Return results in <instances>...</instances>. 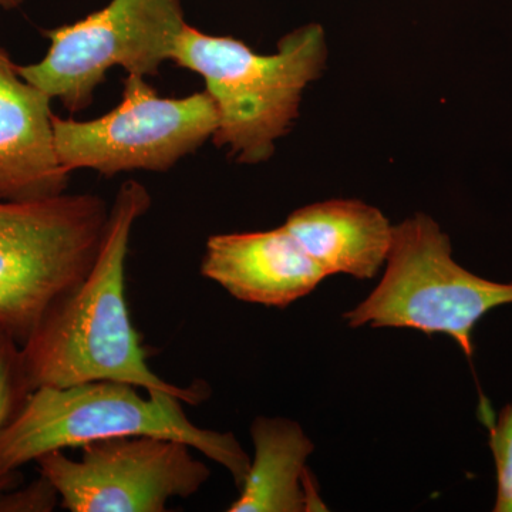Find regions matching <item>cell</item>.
Segmentation results:
<instances>
[{
    "label": "cell",
    "mask_w": 512,
    "mask_h": 512,
    "mask_svg": "<svg viewBox=\"0 0 512 512\" xmlns=\"http://www.w3.org/2000/svg\"><path fill=\"white\" fill-rule=\"evenodd\" d=\"M218 109L207 92L161 97L146 77L128 74L116 109L99 119L53 116L57 157L67 173L111 177L134 170L165 173L214 136Z\"/></svg>",
    "instance_id": "52a82bcc"
},
{
    "label": "cell",
    "mask_w": 512,
    "mask_h": 512,
    "mask_svg": "<svg viewBox=\"0 0 512 512\" xmlns=\"http://www.w3.org/2000/svg\"><path fill=\"white\" fill-rule=\"evenodd\" d=\"M326 59L325 30L318 23L292 30L272 55L187 23L173 55L175 64L200 74L215 101V146L228 147L239 164L251 165L274 156L276 141L298 119L303 92L319 79Z\"/></svg>",
    "instance_id": "7a4b0ae2"
},
{
    "label": "cell",
    "mask_w": 512,
    "mask_h": 512,
    "mask_svg": "<svg viewBox=\"0 0 512 512\" xmlns=\"http://www.w3.org/2000/svg\"><path fill=\"white\" fill-rule=\"evenodd\" d=\"M387 268L375 291L345 313L350 328H409L450 336L473 357V329L497 306L512 303V284L487 281L451 256V244L429 215L393 227Z\"/></svg>",
    "instance_id": "5b68a950"
},
{
    "label": "cell",
    "mask_w": 512,
    "mask_h": 512,
    "mask_svg": "<svg viewBox=\"0 0 512 512\" xmlns=\"http://www.w3.org/2000/svg\"><path fill=\"white\" fill-rule=\"evenodd\" d=\"M255 457L229 512L325 511L311 494L306 461L313 443L295 421L256 417L251 426Z\"/></svg>",
    "instance_id": "7c38bea8"
},
{
    "label": "cell",
    "mask_w": 512,
    "mask_h": 512,
    "mask_svg": "<svg viewBox=\"0 0 512 512\" xmlns=\"http://www.w3.org/2000/svg\"><path fill=\"white\" fill-rule=\"evenodd\" d=\"M22 474L18 471H12L8 474H0V491L9 490V488L16 487L22 483Z\"/></svg>",
    "instance_id": "2e32d148"
},
{
    "label": "cell",
    "mask_w": 512,
    "mask_h": 512,
    "mask_svg": "<svg viewBox=\"0 0 512 512\" xmlns=\"http://www.w3.org/2000/svg\"><path fill=\"white\" fill-rule=\"evenodd\" d=\"M73 460L63 450L37 458L40 474L70 512H164L174 498H190L211 476L194 448L158 436H126L82 447Z\"/></svg>",
    "instance_id": "ba28073f"
},
{
    "label": "cell",
    "mask_w": 512,
    "mask_h": 512,
    "mask_svg": "<svg viewBox=\"0 0 512 512\" xmlns=\"http://www.w3.org/2000/svg\"><path fill=\"white\" fill-rule=\"evenodd\" d=\"M52 100L20 76L0 46V201L40 200L66 191L70 174L57 157Z\"/></svg>",
    "instance_id": "30bf717a"
},
{
    "label": "cell",
    "mask_w": 512,
    "mask_h": 512,
    "mask_svg": "<svg viewBox=\"0 0 512 512\" xmlns=\"http://www.w3.org/2000/svg\"><path fill=\"white\" fill-rule=\"evenodd\" d=\"M22 3L23 0H0V12H2V10L18 8Z\"/></svg>",
    "instance_id": "e0dca14e"
},
{
    "label": "cell",
    "mask_w": 512,
    "mask_h": 512,
    "mask_svg": "<svg viewBox=\"0 0 512 512\" xmlns=\"http://www.w3.org/2000/svg\"><path fill=\"white\" fill-rule=\"evenodd\" d=\"M109 217L94 194L0 201V328L20 345L92 271Z\"/></svg>",
    "instance_id": "277c9868"
},
{
    "label": "cell",
    "mask_w": 512,
    "mask_h": 512,
    "mask_svg": "<svg viewBox=\"0 0 512 512\" xmlns=\"http://www.w3.org/2000/svg\"><path fill=\"white\" fill-rule=\"evenodd\" d=\"M59 503L55 485L42 474L28 485L0 491V512H50Z\"/></svg>",
    "instance_id": "9a60e30c"
},
{
    "label": "cell",
    "mask_w": 512,
    "mask_h": 512,
    "mask_svg": "<svg viewBox=\"0 0 512 512\" xmlns=\"http://www.w3.org/2000/svg\"><path fill=\"white\" fill-rule=\"evenodd\" d=\"M133 384L89 382L39 387L16 420L0 436V474L18 471L50 451L66 450L126 436H158L184 441L227 468L238 488L251 460L234 434L201 429L173 394L138 393Z\"/></svg>",
    "instance_id": "3957f363"
},
{
    "label": "cell",
    "mask_w": 512,
    "mask_h": 512,
    "mask_svg": "<svg viewBox=\"0 0 512 512\" xmlns=\"http://www.w3.org/2000/svg\"><path fill=\"white\" fill-rule=\"evenodd\" d=\"M33 392L23 362L22 345L0 328V436L16 420Z\"/></svg>",
    "instance_id": "4fadbf2b"
},
{
    "label": "cell",
    "mask_w": 512,
    "mask_h": 512,
    "mask_svg": "<svg viewBox=\"0 0 512 512\" xmlns=\"http://www.w3.org/2000/svg\"><path fill=\"white\" fill-rule=\"evenodd\" d=\"M150 205L151 195L143 184L128 180L121 185L92 271L47 309L22 345L33 390L110 380L173 394L192 406L210 397L205 383L181 387L156 375L131 322L126 298L128 247L134 225Z\"/></svg>",
    "instance_id": "6da1fadb"
},
{
    "label": "cell",
    "mask_w": 512,
    "mask_h": 512,
    "mask_svg": "<svg viewBox=\"0 0 512 512\" xmlns=\"http://www.w3.org/2000/svg\"><path fill=\"white\" fill-rule=\"evenodd\" d=\"M285 227L326 275L373 279L386 264L393 225L360 200H328L289 215Z\"/></svg>",
    "instance_id": "8fae6325"
},
{
    "label": "cell",
    "mask_w": 512,
    "mask_h": 512,
    "mask_svg": "<svg viewBox=\"0 0 512 512\" xmlns=\"http://www.w3.org/2000/svg\"><path fill=\"white\" fill-rule=\"evenodd\" d=\"M490 447L497 467L498 495L494 511L512 512V403L491 427Z\"/></svg>",
    "instance_id": "5bb4252c"
},
{
    "label": "cell",
    "mask_w": 512,
    "mask_h": 512,
    "mask_svg": "<svg viewBox=\"0 0 512 512\" xmlns=\"http://www.w3.org/2000/svg\"><path fill=\"white\" fill-rule=\"evenodd\" d=\"M185 25L183 0H110L79 22L46 30L47 55L19 66V74L79 113L92 104L111 67L147 77L173 62Z\"/></svg>",
    "instance_id": "8992f818"
},
{
    "label": "cell",
    "mask_w": 512,
    "mask_h": 512,
    "mask_svg": "<svg viewBox=\"0 0 512 512\" xmlns=\"http://www.w3.org/2000/svg\"><path fill=\"white\" fill-rule=\"evenodd\" d=\"M201 274L238 301L281 309L315 291L328 276L285 225L212 235Z\"/></svg>",
    "instance_id": "9c48e42d"
}]
</instances>
